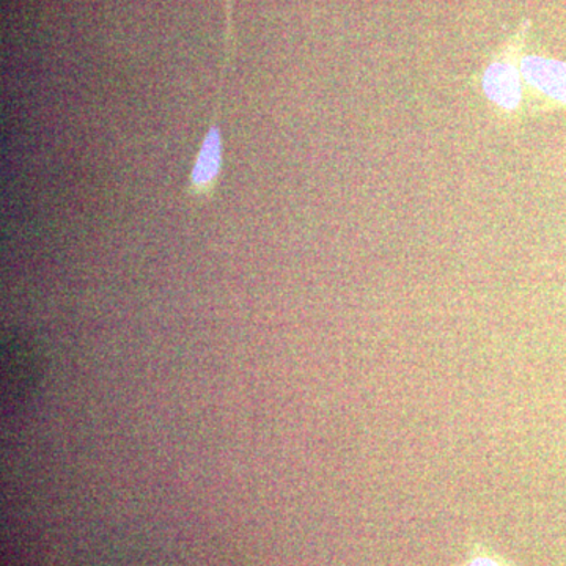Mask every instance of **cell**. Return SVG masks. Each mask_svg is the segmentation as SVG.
<instances>
[{
  "label": "cell",
  "mask_w": 566,
  "mask_h": 566,
  "mask_svg": "<svg viewBox=\"0 0 566 566\" xmlns=\"http://www.w3.org/2000/svg\"><path fill=\"white\" fill-rule=\"evenodd\" d=\"M223 163V137L219 118L212 117L200 150L189 175L188 193L191 197H211L218 186Z\"/></svg>",
  "instance_id": "6da1fadb"
},
{
  "label": "cell",
  "mask_w": 566,
  "mask_h": 566,
  "mask_svg": "<svg viewBox=\"0 0 566 566\" xmlns=\"http://www.w3.org/2000/svg\"><path fill=\"white\" fill-rule=\"evenodd\" d=\"M521 74L532 87L566 104V63L553 59L527 55L521 61Z\"/></svg>",
  "instance_id": "7a4b0ae2"
},
{
  "label": "cell",
  "mask_w": 566,
  "mask_h": 566,
  "mask_svg": "<svg viewBox=\"0 0 566 566\" xmlns=\"http://www.w3.org/2000/svg\"><path fill=\"white\" fill-rule=\"evenodd\" d=\"M488 98L505 111H515L521 103V70L510 61H495L483 76Z\"/></svg>",
  "instance_id": "3957f363"
},
{
  "label": "cell",
  "mask_w": 566,
  "mask_h": 566,
  "mask_svg": "<svg viewBox=\"0 0 566 566\" xmlns=\"http://www.w3.org/2000/svg\"><path fill=\"white\" fill-rule=\"evenodd\" d=\"M234 51H237V31H234V0H223V59H222V71L221 80L226 77V69L229 63L234 59ZM219 84L218 102L216 104H222V87L223 84Z\"/></svg>",
  "instance_id": "277c9868"
},
{
  "label": "cell",
  "mask_w": 566,
  "mask_h": 566,
  "mask_svg": "<svg viewBox=\"0 0 566 566\" xmlns=\"http://www.w3.org/2000/svg\"><path fill=\"white\" fill-rule=\"evenodd\" d=\"M468 566H505L499 560L497 557L488 556V554H483V556H475L469 562Z\"/></svg>",
  "instance_id": "5b68a950"
}]
</instances>
